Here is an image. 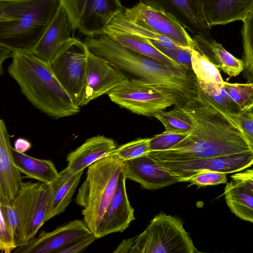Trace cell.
<instances>
[{"label": "cell", "instance_id": "cell-1", "mask_svg": "<svg viewBox=\"0 0 253 253\" xmlns=\"http://www.w3.org/2000/svg\"><path fill=\"white\" fill-rule=\"evenodd\" d=\"M191 117L189 134L171 148L148 154L166 161H181L239 153L253 148L239 127L202 91L182 107Z\"/></svg>", "mask_w": 253, "mask_h": 253}, {"label": "cell", "instance_id": "cell-2", "mask_svg": "<svg viewBox=\"0 0 253 253\" xmlns=\"http://www.w3.org/2000/svg\"><path fill=\"white\" fill-rule=\"evenodd\" d=\"M84 42L90 52L115 68L165 91L175 101V107H183L198 94V82L193 71L174 68L135 52L104 34L87 37Z\"/></svg>", "mask_w": 253, "mask_h": 253}, {"label": "cell", "instance_id": "cell-3", "mask_svg": "<svg viewBox=\"0 0 253 253\" xmlns=\"http://www.w3.org/2000/svg\"><path fill=\"white\" fill-rule=\"evenodd\" d=\"M12 51L8 73L35 108L56 120L80 112V107L57 80L48 63L36 56L31 50Z\"/></svg>", "mask_w": 253, "mask_h": 253}, {"label": "cell", "instance_id": "cell-4", "mask_svg": "<svg viewBox=\"0 0 253 253\" xmlns=\"http://www.w3.org/2000/svg\"><path fill=\"white\" fill-rule=\"evenodd\" d=\"M60 6V0H0V45L31 50Z\"/></svg>", "mask_w": 253, "mask_h": 253}, {"label": "cell", "instance_id": "cell-5", "mask_svg": "<svg viewBox=\"0 0 253 253\" xmlns=\"http://www.w3.org/2000/svg\"><path fill=\"white\" fill-rule=\"evenodd\" d=\"M125 168V161L118 156H106L88 167L85 179L79 188L75 203L83 208V220L96 236Z\"/></svg>", "mask_w": 253, "mask_h": 253}, {"label": "cell", "instance_id": "cell-6", "mask_svg": "<svg viewBox=\"0 0 253 253\" xmlns=\"http://www.w3.org/2000/svg\"><path fill=\"white\" fill-rule=\"evenodd\" d=\"M113 253H197L183 223L166 213L155 216L144 231L134 238L125 239Z\"/></svg>", "mask_w": 253, "mask_h": 253}, {"label": "cell", "instance_id": "cell-7", "mask_svg": "<svg viewBox=\"0 0 253 253\" xmlns=\"http://www.w3.org/2000/svg\"><path fill=\"white\" fill-rule=\"evenodd\" d=\"M48 194L49 184L23 182L11 204L0 202V210L13 229L18 247L34 238L45 222Z\"/></svg>", "mask_w": 253, "mask_h": 253}, {"label": "cell", "instance_id": "cell-8", "mask_svg": "<svg viewBox=\"0 0 253 253\" xmlns=\"http://www.w3.org/2000/svg\"><path fill=\"white\" fill-rule=\"evenodd\" d=\"M87 52L84 42L71 37L48 63L57 80L80 107L85 86Z\"/></svg>", "mask_w": 253, "mask_h": 253}, {"label": "cell", "instance_id": "cell-9", "mask_svg": "<svg viewBox=\"0 0 253 253\" xmlns=\"http://www.w3.org/2000/svg\"><path fill=\"white\" fill-rule=\"evenodd\" d=\"M115 104L129 111L150 117L176 104L164 90L139 79H132L107 94Z\"/></svg>", "mask_w": 253, "mask_h": 253}, {"label": "cell", "instance_id": "cell-10", "mask_svg": "<svg viewBox=\"0 0 253 253\" xmlns=\"http://www.w3.org/2000/svg\"><path fill=\"white\" fill-rule=\"evenodd\" d=\"M154 159L179 182H187L191 177L202 171L227 174L245 170L253 165V149L234 154L181 161Z\"/></svg>", "mask_w": 253, "mask_h": 253}, {"label": "cell", "instance_id": "cell-11", "mask_svg": "<svg viewBox=\"0 0 253 253\" xmlns=\"http://www.w3.org/2000/svg\"><path fill=\"white\" fill-rule=\"evenodd\" d=\"M124 13L133 23L185 47L194 49L193 39L183 26L169 14L141 2L131 7L124 8Z\"/></svg>", "mask_w": 253, "mask_h": 253}, {"label": "cell", "instance_id": "cell-12", "mask_svg": "<svg viewBox=\"0 0 253 253\" xmlns=\"http://www.w3.org/2000/svg\"><path fill=\"white\" fill-rule=\"evenodd\" d=\"M92 232L83 220L75 219L38 236L16 248L14 253H56Z\"/></svg>", "mask_w": 253, "mask_h": 253}, {"label": "cell", "instance_id": "cell-13", "mask_svg": "<svg viewBox=\"0 0 253 253\" xmlns=\"http://www.w3.org/2000/svg\"><path fill=\"white\" fill-rule=\"evenodd\" d=\"M139 2L169 14L193 36L211 38V28L204 12V0H139Z\"/></svg>", "mask_w": 253, "mask_h": 253}, {"label": "cell", "instance_id": "cell-14", "mask_svg": "<svg viewBox=\"0 0 253 253\" xmlns=\"http://www.w3.org/2000/svg\"><path fill=\"white\" fill-rule=\"evenodd\" d=\"M128 78L103 58L88 49L86 82L81 106L126 83Z\"/></svg>", "mask_w": 253, "mask_h": 253}, {"label": "cell", "instance_id": "cell-15", "mask_svg": "<svg viewBox=\"0 0 253 253\" xmlns=\"http://www.w3.org/2000/svg\"><path fill=\"white\" fill-rule=\"evenodd\" d=\"M125 169L122 171L115 194L101 221L97 239L126 230L135 219L134 209L130 204L126 187Z\"/></svg>", "mask_w": 253, "mask_h": 253}, {"label": "cell", "instance_id": "cell-16", "mask_svg": "<svg viewBox=\"0 0 253 253\" xmlns=\"http://www.w3.org/2000/svg\"><path fill=\"white\" fill-rule=\"evenodd\" d=\"M124 161L126 178L139 183L146 189L158 190L179 182L148 154Z\"/></svg>", "mask_w": 253, "mask_h": 253}, {"label": "cell", "instance_id": "cell-17", "mask_svg": "<svg viewBox=\"0 0 253 253\" xmlns=\"http://www.w3.org/2000/svg\"><path fill=\"white\" fill-rule=\"evenodd\" d=\"M10 135L5 124L0 120V202L11 204L21 189L24 177L16 167Z\"/></svg>", "mask_w": 253, "mask_h": 253}, {"label": "cell", "instance_id": "cell-18", "mask_svg": "<svg viewBox=\"0 0 253 253\" xmlns=\"http://www.w3.org/2000/svg\"><path fill=\"white\" fill-rule=\"evenodd\" d=\"M72 31H73L72 23L66 11L61 6L40 40L31 51L39 58L49 63L62 46L71 38Z\"/></svg>", "mask_w": 253, "mask_h": 253}, {"label": "cell", "instance_id": "cell-19", "mask_svg": "<svg viewBox=\"0 0 253 253\" xmlns=\"http://www.w3.org/2000/svg\"><path fill=\"white\" fill-rule=\"evenodd\" d=\"M124 10L119 0H87L77 30L87 37H93L101 33L117 13Z\"/></svg>", "mask_w": 253, "mask_h": 253}, {"label": "cell", "instance_id": "cell-20", "mask_svg": "<svg viewBox=\"0 0 253 253\" xmlns=\"http://www.w3.org/2000/svg\"><path fill=\"white\" fill-rule=\"evenodd\" d=\"M117 147L113 139L104 135L90 137L67 154L66 168L74 173L84 170L96 161L109 155Z\"/></svg>", "mask_w": 253, "mask_h": 253}, {"label": "cell", "instance_id": "cell-21", "mask_svg": "<svg viewBox=\"0 0 253 253\" xmlns=\"http://www.w3.org/2000/svg\"><path fill=\"white\" fill-rule=\"evenodd\" d=\"M84 170L74 173L66 167L56 180L49 184L45 222L63 212L70 204Z\"/></svg>", "mask_w": 253, "mask_h": 253}, {"label": "cell", "instance_id": "cell-22", "mask_svg": "<svg viewBox=\"0 0 253 253\" xmlns=\"http://www.w3.org/2000/svg\"><path fill=\"white\" fill-rule=\"evenodd\" d=\"M252 2L253 0H204L207 22L211 28L243 21L251 12Z\"/></svg>", "mask_w": 253, "mask_h": 253}, {"label": "cell", "instance_id": "cell-23", "mask_svg": "<svg viewBox=\"0 0 253 253\" xmlns=\"http://www.w3.org/2000/svg\"><path fill=\"white\" fill-rule=\"evenodd\" d=\"M194 48L205 55L218 69L230 77L238 76L245 69V64L211 38L193 36Z\"/></svg>", "mask_w": 253, "mask_h": 253}, {"label": "cell", "instance_id": "cell-24", "mask_svg": "<svg viewBox=\"0 0 253 253\" xmlns=\"http://www.w3.org/2000/svg\"><path fill=\"white\" fill-rule=\"evenodd\" d=\"M100 34H106L122 45L164 64L177 69H186L156 47L151 40L107 26L104 27Z\"/></svg>", "mask_w": 253, "mask_h": 253}, {"label": "cell", "instance_id": "cell-25", "mask_svg": "<svg viewBox=\"0 0 253 253\" xmlns=\"http://www.w3.org/2000/svg\"><path fill=\"white\" fill-rule=\"evenodd\" d=\"M12 153L16 167L27 177L47 184L58 177L59 172L52 161L28 156L13 147Z\"/></svg>", "mask_w": 253, "mask_h": 253}, {"label": "cell", "instance_id": "cell-26", "mask_svg": "<svg viewBox=\"0 0 253 253\" xmlns=\"http://www.w3.org/2000/svg\"><path fill=\"white\" fill-rule=\"evenodd\" d=\"M223 195L233 214L253 224V193L250 190L232 179L226 182Z\"/></svg>", "mask_w": 253, "mask_h": 253}, {"label": "cell", "instance_id": "cell-27", "mask_svg": "<svg viewBox=\"0 0 253 253\" xmlns=\"http://www.w3.org/2000/svg\"><path fill=\"white\" fill-rule=\"evenodd\" d=\"M106 26L154 41L166 48L181 45L146 28L133 23L126 16L124 12L117 13Z\"/></svg>", "mask_w": 253, "mask_h": 253}, {"label": "cell", "instance_id": "cell-28", "mask_svg": "<svg viewBox=\"0 0 253 253\" xmlns=\"http://www.w3.org/2000/svg\"><path fill=\"white\" fill-rule=\"evenodd\" d=\"M198 82L202 91L225 114L234 115L241 111L238 104L228 94L224 84L198 80Z\"/></svg>", "mask_w": 253, "mask_h": 253}, {"label": "cell", "instance_id": "cell-29", "mask_svg": "<svg viewBox=\"0 0 253 253\" xmlns=\"http://www.w3.org/2000/svg\"><path fill=\"white\" fill-rule=\"evenodd\" d=\"M153 117L162 124L166 131L189 132L193 127L191 117L182 107L161 111Z\"/></svg>", "mask_w": 253, "mask_h": 253}, {"label": "cell", "instance_id": "cell-30", "mask_svg": "<svg viewBox=\"0 0 253 253\" xmlns=\"http://www.w3.org/2000/svg\"><path fill=\"white\" fill-rule=\"evenodd\" d=\"M192 70L198 81L224 84L218 68L203 54L195 48L192 50Z\"/></svg>", "mask_w": 253, "mask_h": 253}, {"label": "cell", "instance_id": "cell-31", "mask_svg": "<svg viewBox=\"0 0 253 253\" xmlns=\"http://www.w3.org/2000/svg\"><path fill=\"white\" fill-rule=\"evenodd\" d=\"M241 31L245 70L250 79L253 76V12L243 21Z\"/></svg>", "mask_w": 253, "mask_h": 253}, {"label": "cell", "instance_id": "cell-32", "mask_svg": "<svg viewBox=\"0 0 253 253\" xmlns=\"http://www.w3.org/2000/svg\"><path fill=\"white\" fill-rule=\"evenodd\" d=\"M223 85L241 111H250L253 108V84L252 83L232 84L225 82Z\"/></svg>", "mask_w": 253, "mask_h": 253}, {"label": "cell", "instance_id": "cell-33", "mask_svg": "<svg viewBox=\"0 0 253 253\" xmlns=\"http://www.w3.org/2000/svg\"><path fill=\"white\" fill-rule=\"evenodd\" d=\"M150 140L151 138H138L117 147L110 155H116L126 161L148 154Z\"/></svg>", "mask_w": 253, "mask_h": 253}, {"label": "cell", "instance_id": "cell-34", "mask_svg": "<svg viewBox=\"0 0 253 253\" xmlns=\"http://www.w3.org/2000/svg\"><path fill=\"white\" fill-rule=\"evenodd\" d=\"M189 132L165 130L151 138L150 152L164 151L175 146L185 138Z\"/></svg>", "mask_w": 253, "mask_h": 253}, {"label": "cell", "instance_id": "cell-35", "mask_svg": "<svg viewBox=\"0 0 253 253\" xmlns=\"http://www.w3.org/2000/svg\"><path fill=\"white\" fill-rule=\"evenodd\" d=\"M0 211V250L1 253H10L18 247L15 235L5 214Z\"/></svg>", "mask_w": 253, "mask_h": 253}, {"label": "cell", "instance_id": "cell-36", "mask_svg": "<svg viewBox=\"0 0 253 253\" xmlns=\"http://www.w3.org/2000/svg\"><path fill=\"white\" fill-rule=\"evenodd\" d=\"M151 42L156 47L176 63L186 69L193 71L191 63L192 50L193 49L187 48L181 45L172 48H166L157 42L151 40Z\"/></svg>", "mask_w": 253, "mask_h": 253}, {"label": "cell", "instance_id": "cell-37", "mask_svg": "<svg viewBox=\"0 0 253 253\" xmlns=\"http://www.w3.org/2000/svg\"><path fill=\"white\" fill-rule=\"evenodd\" d=\"M227 182L226 174L212 171H202L191 177L187 182L198 187L214 186Z\"/></svg>", "mask_w": 253, "mask_h": 253}, {"label": "cell", "instance_id": "cell-38", "mask_svg": "<svg viewBox=\"0 0 253 253\" xmlns=\"http://www.w3.org/2000/svg\"><path fill=\"white\" fill-rule=\"evenodd\" d=\"M227 116L239 127L253 148V115L251 112L241 111L238 114Z\"/></svg>", "mask_w": 253, "mask_h": 253}, {"label": "cell", "instance_id": "cell-39", "mask_svg": "<svg viewBox=\"0 0 253 253\" xmlns=\"http://www.w3.org/2000/svg\"><path fill=\"white\" fill-rule=\"evenodd\" d=\"M87 0H60L61 6L66 11L72 23L73 31L77 30Z\"/></svg>", "mask_w": 253, "mask_h": 253}, {"label": "cell", "instance_id": "cell-40", "mask_svg": "<svg viewBox=\"0 0 253 253\" xmlns=\"http://www.w3.org/2000/svg\"><path fill=\"white\" fill-rule=\"evenodd\" d=\"M97 239L95 235L92 233L69 246L57 251L56 253H79L83 252Z\"/></svg>", "mask_w": 253, "mask_h": 253}, {"label": "cell", "instance_id": "cell-41", "mask_svg": "<svg viewBox=\"0 0 253 253\" xmlns=\"http://www.w3.org/2000/svg\"><path fill=\"white\" fill-rule=\"evenodd\" d=\"M232 180L241 184L253 193V168L231 175Z\"/></svg>", "mask_w": 253, "mask_h": 253}, {"label": "cell", "instance_id": "cell-42", "mask_svg": "<svg viewBox=\"0 0 253 253\" xmlns=\"http://www.w3.org/2000/svg\"><path fill=\"white\" fill-rule=\"evenodd\" d=\"M15 149L18 152L24 153L31 147V143L27 140L23 138L16 139L14 143Z\"/></svg>", "mask_w": 253, "mask_h": 253}, {"label": "cell", "instance_id": "cell-43", "mask_svg": "<svg viewBox=\"0 0 253 253\" xmlns=\"http://www.w3.org/2000/svg\"><path fill=\"white\" fill-rule=\"evenodd\" d=\"M12 50L9 48L0 45V75L2 74V64L4 60L8 57H11Z\"/></svg>", "mask_w": 253, "mask_h": 253}, {"label": "cell", "instance_id": "cell-44", "mask_svg": "<svg viewBox=\"0 0 253 253\" xmlns=\"http://www.w3.org/2000/svg\"><path fill=\"white\" fill-rule=\"evenodd\" d=\"M252 12H253V2H252V7H251V10L250 13H252Z\"/></svg>", "mask_w": 253, "mask_h": 253}, {"label": "cell", "instance_id": "cell-45", "mask_svg": "<svg viewBox=\"0 0 253 253\" xmlns=\"http://www.w3.org/2000/svg\"><path fill=\"white\" fill-rule=\"evenodd\" d=\"M250 80L252 81V83L253 84V76L250 79Z\"/></svg>", "mask_w": 253, "mask_h": 253}, {"label": "cell", "instance_id": "cell-46", "mask_svg": "<svg viewBox=\"0 0 253 253\" xmlns=\"http://www.w3.org/2000/svg\"><path fill=\"white\" fill-rule=\"evenodd\" d=\"M251 113H252V114L253 115V108H252L251 110H250Z\"/></svg>", "mask_w": 253, "mask_h": 253}]
</instances>
